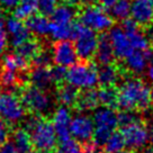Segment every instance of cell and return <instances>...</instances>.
Here are the masks:
<instances>
[{
    "label": "cell",
    "mask_w": 153,
    "mask_h": 153,
    "mask_svg": "<svg viewBox=\"0 0 153 153\" xmlns=\"http://www.w3.org/2000/svg\"><path fill=\"white\" fill-rule=\"evenodd\" d=\"M78 16L79 23L98 33H105L106 30H109L114 25L113 17L109 15V13L106 11L102 6L94 4L85 5Z\"/></svg>",
    "instance_id": "cell-6"
},
{
    "label": "cell",
    "mask_w": 153,
    "mask_h": 153,
    "mask_svg": "<svg viewBox=\"0 0 153 153\" xmlns=\"http://www.w3.org/2000/svg\"><path fill=\"white\" fill-rule=\"evenodd\" d=\"M20 100L26 111L29 114L37 115L39 117H46L54 111V98L50 91L39 89L37 87H24L20 94Z\"/></svg>",
    "instance_id": "cell-2"
},
{
    "label": "cell",
    "mask_w": 153,
    "mask_h": 153,
    "mask_svg": "<svg viewBox=\"0 0 153 153\" xmlns=\"http://www.w3.org/2000/svg\"><path fill=\"white\" fill-rule=\"evenodd\" d=\"M115 1H116V0H99V2L101 4V6H102L104 8H107V9L114 5Z\"/></svg>",
    "instance_id": "cell-43"
},
{
    "label": "cell",
    "mask_w": 153,
    "mask_h": 153,
    "mask_svg": "<svg viewBox=\"0 0 153 153\" xmlns=\"http://www.w3.org/2000/svg\"><path fill=\"white\" fill-rule=\"evenodd\" d=\"M120 27L124 29L127 34L128 39L133 50H141V51H148L150 46V39L145 34L142 32L140 26L132 18H126L122 20Z\"/></svg>",
    "instance_id": "cell-15"
},
{
    "label": "cell",
    "mask_w": 153,
    "mask_h": 153,
    "mask_svg": "<svg viewBox=\"0 0 153 153\" xmlns=\"http://www.w3.org/2000/svg\"><path fill=\"white\" fill-rule=\"evenodd\" d=\"M96 0H81V2L83 5H90V4H94Z\"/></svg>",
    "instance_id": "cell-46"
},
{
    "label": "cell",
    "mask_w": 153,
    "mask_h": 153,
    "mask_svg": "<svg viewBox=\"0 0 153 153\" xmlns=\"http://www.w3.org/2000/svg\"><path fill=\"white\" fill-rule=\"evenodd\" d=\"M79 92H80V90L70 83L61 82V83L56 85L55 98L60 105L70 108V107H74V105H76L78 97H79Z\"/></svg>",
    "instance_id": "cell-20"
},
{
    "label": "cell",
    "mask_w": 153,
    "mask_h": 153,
    "mask_svg": "<svg viewBox=\"0 0 153 153\" xmlns=\"http://www.w3.org/2000/svg\"><path fill=\"white\" fill-rule=\"evenodd\" d=\"M1 90H2V86H1V83H0V95H1Z\"/></svg>",
    "instance_id": "cell-52"
},
{
    "label": "cell",
    "mask_w": 153,
    "mask_h": 153,
    "mask_svg": "<svg viewBox=\"0 0 153 153\" xmlns=\"http://www.w3.org/2000/svg\"><path fill=\"white\" fill-rule=\"evenodd\" d=\"M150 63V55L148 51L133 50L124 59V64L126 70L134 74L143 73Z\"/></svg>",
    "instance_id": "cell-16"
},
{
    "label": "cell",
    "mask_w": 153,
    "mask_h": 153,
    "mask_svg": "<svg viewBox=\"0 0 153 153\" xmlns=\"http://www.w3.org/2000/svg\"><path fill=\"white\" fill-rule=\"evenodd\" d=\"M51 70V74H52L53 81L55 85H59L65 80V76H67V68L62 67V65H55V67L50 68Z\"/></svg>",
    "instance_id": "cell-36"
},
{
    "label": "cell",
    "mask_w": 153,
    "mask_h": 153,
    "mask_svg": "<svg viewBox=\"0 0 153 153\" xmlns=\"http://www.w3.org/2000/svg\"><path fill=\"white\" fill-rule=\"evenodd\" d=\"M129 17L139 26L148 27L153 23L152 0H131Z\"/></svg>",
    "instance_id": "cell-12"
},
{
    "label": "cell",
    "mask_w": 153,
    "mask_h": 153,
    "mask_svg": "<svg viewBox=\"0 0 153 153\" xmlns=\"http://www.w3.org/2000/svg\"><path fill=\"white\" fill-rule=\"evenodd\" d=\"M95 124L92 117L83 111H79L71 118L70 134L79 143L86 144L92 140Z\"/></svg>",
    "instance_id": "cell-10"
},
{
    "label": "cell",
    "mask_w": 153,
    "mask_h": 153,
    "mask_svg": "<svg viewBox=\"0 0 153 153\" xmlns=\"http://www.w3.org/2000/svg\"><path fill=\"white\" fill-rule=\"evenodd\" d=\"M72 25H73V23L71 25H59L51 22L50 36L54 41L70 39L72 37Z\"/></svg>",
    "instance_id": "cell-31"
},
{
    "label": "cell",
    "mask_w": 153,
    "mask_h": 153,
    "mask_svg": "<svg viewBox=\"0 0 153 153\" xmlns=\"http://www.w3.org/2000/svg\"><path fill=\"white\" fill-rule=\"evenodd\" d=\"M85 148H86V151L85 152H81V153H96V149H97V146H96L95 144L92 143V142H88V143L85 144Z\"/></svg>",
    "instance_id": "cell-41"
},
{
    "label": "cell",
    "mask_w": 153,
    "mask_h": 153,
    "mask_svg": "<svg viewBox=\"0 0 153 153\" xmlns=\"http://www.w3.org/2000/svg\"><path fill=\"white\" fill-rule=\"evenodd\" d=\"M99 105L115 108L117 107V89L116 87H100L97 90Z\"/></svg>",
    "instance_id": "cell-28"
},
{
    "label": "cell",
    "mask_w": 153,
    "mask_h": 153,
    "mask_svg": "<svg viewBox=\"0 0 153 153\" xmlns=\"http://www.w3.org/2000/svg\"><path fill=\"white\" fill-rule=\"evenodd\" d=\"M151 101H153V88L151 89Z\"/></svg>",
    "instance_id": "cell-51"
},
{
    "label": "cell",
    "mask_w": 153,
    "mask_h": 153,
    "mask_svg": "<svg viewBox=\"0 0 153 153\" xmlns=\"http://www.w3.org/2000/svg\"><path fill=\"white\" fill-rule=\"evenodd\" d=\"M94 59H95L96 63H98L99 65L113 63V61H114V51H113L109 37H108L107 34L102 33L98 37V44H97V48H96Z\"/></svg>",
    "instance_id": "cell-19"
},
{
    "label": "cell",
    "mask_w": 153,
    "mask_h": 153,
    "mask_svg": "<svg viewBox=\"0 0 153 153\" xmlns=\"http://www.w3.org/2000/svg\"><path fill=\"white\" fill-rule=\"evenodd\" d=\"M146 74H148L149 80L153 83V61L151 63H149L148 69H146Z\"/></svg>",
    "instance_id": "cell-42"
},
{
    "label": "cell",
    "mask_w": 153,
    "mask_h": 153,
    "mask_svg": "<svg viewBox=\"0 0 153 153\" xmlns=\"http://www.w3.org/2000/svg\"><path fill=\"white\" fill-rule=\"evenodd\" d=\"M152 1H153V0H152Z\"/></svg>",
    "instance_id": "cell-54"
},
{
    "label": "cell",
    "mask_w": 153,
    "mask_h": 153,
    "mask_svg": "<svg viewBox=\"0 0 153 153\" xmlns=\"http://www.w3.org/2000/svg\"><path fill=\"white\" fill-rule=\"evenodd\" d=\"M142 153H153V146L152 148H149V149H145Z\"/></svg>",
    "instance_id": "cell-47"
},
{
    "label": "cell",
    "mask_w": 153,
    "mask_h": 153,
    "mask_svg": "<svg viewBox=\"0 0 153 153\" xmlns=\"http://www.w3.org/2000/svg\"><path fill=\"white\" fill-rule=\"evenodd\" d=\"M76 11L73 8V6L70 5H60L57 6L55 10L53 11L52 16V23L59 25H71L73 23V19L76 17Z\"/></svg>",
    "instance_id": "cell-24"
},
{
    "label": "cell",
    "mask_w": 153,
    "mask_h": 153,
    "mask_svg": "<svg viewBox=\"0 0 153 153\" xmlns=\"http://www.w3.org/2000/svg\"><path fill=\"white\" fill-rule=\"evenodd\" d=\"M67 5H70V6H76V5H79L80 2H81V0H63Z\"/></svg>",
    "instance_id": "cell-44"
},
{
    "label": "cell",
    "mask_w": 153,
    "mask_h": 153,
    "mask_svg": "<svg viewBox=\"0 0 153 153\" xmlns=\"http://www.w3.org/2000/svg\"><path fill=\"white\" fill-rule=\"evenodd\" d=\"M71 38L74 41V48L80 60L89 61L94 57L98 44V36L96 32L81 23H73Z\"/></svg>",
    "instance_id": "cell-5"
},
{
    "label": "cell",
    "mask_w": 153,
    "mask_h": 153,
    "mask_svg": "<svg viewBox=\"0 0 153 153\" xmlns=\"http://www.w3.org/2000/svg\"><path fill=\"white\" fill-rule=\"evenodd\" d=\"M108 9H109V15L113 17V19L124 20L129 17L131 1L129 0H116L114 5Z\"/></svg>",
    "instance_id": "cell-30"
},
{
    "label": "cell",
    "mask_w": 153,
    "mask_h": 153,
    "mask_svg": "<svg viewBox=\"0 0 153 153\" xmlns=\"http://www.w3.org/2000/svg\"><path fill=\"white\" fill-rule=\"evenodd\" d=\"M65 80L78 89H92L98 86L97 67L88 61L76 62L67 70Z\"/></svg>",
    "instance_id": "cell-4"
},
{
    "label": "cell",
    "mask_w": 153,
    "mask_h": 153,
    "mask_svg": "<svg viewBox=\"0 0 153 153\" xmlns=\"http://www.w3.org/2000/svg\"><path fill=\"white\" fill-rule=\"evenodd\" d=\"M150 104L151 89L140 78H126L117 89V107L122 110H144Z\"/></svg>",
    "instance_id": "cell-1"
},
{
    "label": "cell",
    "mask_w": 153,
    "mask_h": 153,
    "mask_svg": "<svg viewBox=\"0 0 153 153\" xmlns=\"http://www.w3.org/2000/svg\"><path fill=\"white\" fill-rule=\"evenodd\" d=\"M108 37H109L110 44H111V48L114 51L115 57H117L120 60H124L125 57L133 51L127 34L125 33V30L120 26L111 27L109 29Z\"/></svg>",
    "instance_id": "cell-14"
},
{
    "label": "cell",
    "mask_w": 153,
    "mask_h": 153,
    "mask_svg": "<svg viewBox=\"0 0 153 153\" xmlns=\"http://www.w3.org/2000/svg\"><path fill=\"white\" fill-rule=\"evenodd\" d=\"M59 1L60 0H37V10L41 15L51 16L59 6Z\"/></svg>",
    "instance_id": "cell-35"
},
{
    "label": "cell",
    "mask_w": 153,
    "mask_h": 153,
    "mask_svg": "<svg viewBox=\"0 0 153 153\" xmlns=\"http://www.w3.org/2000/svg\"><path fill=\"white\" fill-rule=\"evenodd\" d=\"M98 85L100 87H116L122 78L120 69L114 63L102 64L97 68Z\"/></svg>",
    "instance_id": "cell-18"
},
{
    "label": "cell",
    "mask_w": 153,
    "mask_h": 153,
    "mask_svg": "<svg viewBox=\"0 0 153 153\" xmlns=\"http://www.w3.org/2000/svg\"><path fill=\"white\" fill-rule=\"evenodd\" d=\"M43 48V44L38 39H32L28 38L23 44H20L18 48H16V53L19 56H22L24 60H26L28 63H30L34 60V57L38 54L41 48Z\"/></svg>",
    "instance_id": "cell-26"
},
{
    "label": "cell",
    "mask_w": 153,
    "mask_h": 153,
    "mask_svg": "<svg viewBox=\"0 0 153 153\" xmlns=\"http://www.w3.org/2000/svg\"><path fill=\"white\" fill-rule=\"evenodd\" d=\"M10 142L13 143V145L15 146L16 151L18 153H27L33 148L29 133L23 127L15 129L13 132Z\"/></svg>",
    "instance_id": "cell-25"
},
{
    "label": "cell",
    "mask_w": 153,
    "mask_h": 153,
    "mask_svg": "<svg viewBox=\"0 0 153 153\" xmlns=\"http://www.w3.org/2000/svg\"><path fill=\"white\" fill-rule=\"evenodd\" d=\"M53 153H54V152H53ZM55 153H59V152H55Z\"/></svg>",
    "instance_id": "cell-53"
},
{
    "label": "cell",
    "mask_w": 153,
    "mask_h": 153,
    "mask_svg": "<svg viewBox=\"0 0 153 153\" xmlns=\"http://www.w3.org/2000/svg\"><path fill=\"white\" fill-rule=\"evenodd\" d=\"M125 149V142L123 135L120 132H113L111 135L107 139L105 144L102 145L104 153H118Z\"/></svg>",
    "instance_id": "cell-29"
},
{
    "label": "cell",
    "mask_w": 153,
    "mask_h": 153,
    "mask_svg": "<svg viewBox=\"0 0 153 153\" xmlns=\"http://www.w3.org/2000/svg\"><path fill=\"white\" fill-rule=\"evenodd\" d=\"M150 28H149V35H148V37H149V39L153 43V23L150 26H149Z\"/></svg>",
    "instance_id": "cell-45"
},
{
    "label": "cell",
    "mask_w": 153,
    "mask_h": 153,
    "mask_svg": "<svg viewBox=\"0 0 153 153\" xmlns=\"http://www.w3.org/2000/svg\"><path fill=\"white\" fill-rule=\"evenodd\" d=\"M20 0H0V8L4 10H14Z\"/></svg>",
    "instance_id": "cell-39"
},
{
    "label": "cell",
    "mask_w": 153,
    "mask_h": 153,
    "mask_svg": "<svg viewBox=\"0 0 153 153\" xmlns=\"http://www.w3.org/2000/svg\"><path fill=\"white\" fill-rule=\"evenodd\" d=\"M26 26L30 34L38 38H45L50 35L51 22L44 15H33L26 19Z\"/></svg>",
    "instance_id": "cell-21"
},
{
    "label": "cell",
    "mask_w": 153,
    "mask_h": 153,
    "mask_svg": "<svg viewBox=\"0 0 153 153\" xmlns=\"http://www.w3.org/2000/svg\"><path fill=\"white\" fill-rule=\"evenodd\" d=\"M53 62L57 65L62 67H71L76 63L78 55H76L74 44L70 39H62L56 41V43L52 48Z\"/></svg>",
    "instance_id": "cell-11"
},
{
    "label": "cell",
    "mask_w": 153,
    "mask_h": 153,
    "mask_svg": "<svg viewBox=\"0 0 153 153\" xmlns=\"http://www.w3.org/2000/svg\"><path fill=\"white\" fill-rule=\"evenodd\" d=\"M82 148L80 143L74 139H68L60 142L59 153H81Z\"/></svg>",
    "instance_id": "cell-34"
},
{
    "label": "cell",
    "mask_w": 153,
    "mask_h": 153,
    "mask_svg": "<svg viewBox=\"0 0 153 153\" xmlns=\"http://www.w3.org/2000/svg\"><path fill=\"white\" fill-rule=\"evenodd\" d=\"M8 46V36L5 27H0V55L6 51Z\"/></svg>",
    "instance_id": "cell-38"
},
{
    "label": "cell",
    "mask_w": 153,
    "mask_h": 153,
    "mask_svg": "<svg viewBox=\"0 0 153 153\" xmlns=\"http://www.w3.org/2000/svg\"><path fill=\"white\" fill-rule=\"evenodd\" d=\"M117 120H118V125L124 127L129 124H133L135 122H139L141 118L136 110H122L120 114H117Z\"/></svg>",
    "instance_id": "cell-33"
},
{
    "label": "cell",
    "mask_w": 153,
    "mask_h": 153,
    "mask_svg": "<svg viewBox=\"0 0 153 153\" xmlns=\"http://www.w3.org/2000/svg\"><path fill=\"white\" fill-rule=\"evenodd\" d=\"M34 148L42 152H52L57 144V136L50 120L41 117L28 132Z\"/></svg>",
    "instance_id": "cell-7"
},
{
    "label": "cell",
    "mask_w": 153,
    "mask_h": 153,
    "mask_svg": "<svg viewBox=\"0 0 153 153\" xmlns=\"http://www.w3.org/2000/svg\"><path fill=\"white\" fill-rule=\"evenodd\" d=\"M92 120L95 124V131L92 135V143L97 148H102L107 139L111 133L116 131L118 126L117 113L114 108L101 106L97 107L92 115Z\"/></svg>",
    "instance_id": "cell-3"
},
{
    "label": "cell",
    "mask_w": 153,
    "mask_h": 153,
    "mask_svg": "<svg viewBox=\"0 0 153 153\" xmlns=\"http://www.w3.org/2000/svg\"><path fill=\"white\" fill-rule=\"evenodd\" d=\"M0 153H18V152L16 151V149L13 145V143L7 141L5 144H2L0 146Z\"/></svg>",
    "instance_id": "cell-40"
},
{
    "label": "cell",
    "mask_w": 153,
    "mask_h": 153,
    "mask_svg": "<svg viewBox=\"0 0 153 153\" xmlns=\"http://www.w3.org/2000/svg\"><path fill=\"white\" fill-rule=\"evenodd\" d=\"M118 153H133L132 151H125V150H123V151H120V152Z\"/></svg>",
    "instance_id": "cell-50"
},
{
    "label": "cell",
    "mask_w": 153,
    "mask_h": 153,
    "mask_svg": "<svg viewBox=\"0 0 153 153\" xmlns=\"http://www.w3.org/2000/svg\"><path fill=\"white\" fill-rule=\"evenodd\" d=\"M27 153H44V152H42V151H38V150H34V151H29V152H27Z\"/></svg>",
    "instance_id": "cell-48"
},
{
    "label": "cell",
    "mask_w": 153,
    "mask_h": 153,
    "mask_svg": "<svg viewBox=\"0 0 153 153\" xmlns=\"http://www.w3.org/2000/svg\"><path fill=\"white\" fill-rule=\"evenodd\" d=\"M28 81L32 83V86L48 91H51V88L55 85L50 67H34L28 71Z\"/></svg>",
    "instance_id": "cell-17"
},
{
    "label": "cell",
    "mask_w": 153,
    "mask_h": 153,
    "mask_svg": "<svg viewBox=\"0 0 153 153\" xmlns=\"http://www.w3.org/2000/svg\"><path fill=\"white\" fill-rule=\"evenodd\" d=\"M1 65H2V69H5V70L18 72V73H24V72L28 71L29 63L15 52L6 54L4 59H2Z\"/></svg>",
    "instance_id": "cell-23"
},
{
    "label": "cell",
    "mask_w": 153,
    "mask_h": 153,
    "mask_svg": "<svg viewBox=\"0 0 153 153\" xmlns=\"http://www.w3.org/2000/svg\"><path fill=\"white\" fill-rule=\"evenodd\" d=\"M23 102L13 91H7L0 95V118L7 124L15 125L22 123L26 116Z\"/></svg>",
    "instance_id": "cell-8"
},
{
    "label": "cell",
    "mask_w": 153,
    "mask_h": 153,
    "mask_svg": "<svg viewBox=\"0 0 153 153\" xmlns=\"http://www.w3.org/2000/svg\"><path fill=\"white\" fill-rule=\"evenodd\" d=\"M122 135L127 146L132 151L143 150L150 141V131L142 120L122 127Z\"/></svg>",
    "instance_id": "cell-9"
},
{
    "label": "cell",
    "mask_w": 153,
    "mask_h": 153,
    "mask_svg": "<svg viewBox=\"0 0 153 153\" xmlns=\"http://www.w3.org/2000/svg\"><path fill=\"white\" fill-rule=\"evenodd\" d=\"M10 136V128L9 125L6 123L5 120L0 118V146L5 144Z\"/></svg>",
    "instance_id": "cell-37"
},
{
    "label": "cell",
    "mask_w": 153,
    "mask_h": 153,
    "mask_svg": "<svg viewBox=\"0 0 153 153\" xmlns=\"http://www.w3.org/2000/svg\"><path fill=\"white\" fill-rule=\"evenodd\" d=\"M30 63L34 67H50L53 63L52 48H44L43 45V48H41V51L38 52L36 56L34 57V60Z\"/></svg>",
    "instance_id": "cell-32"
},
{
    "label": "cell",
    "mask_w": 153,
    "mask_h": 153,
    "mask_svg": "<svg viewBox=\"0 0 153 153\" xmlns=\"http://www.w3.org/2000/svg\"><path fill=\"white\" fill-rule=\"evenodd\" d=\"M71 111L69 107L60 106L52 113V125L54 127L57 140L60 142L70 139V123H71Z\"/></svg>",
    "instance_id": "cell-13"
},
{
    "label": "cell",
    "mask_w": 153,
    "mask_h": 153,
    "mask_svg": "<svg viewBox=\"0 0 153 153\" xmlns=\"http://www.w3.org/2000/svg\"><path fill=\"white\" fill-rule=\"evenodd\" d=\"M37 11V0H20L15 7L14 16L20 20H26Z\"/></svg>",
    "instance_id": "cell-27"
},
{
    "label": "cell",
    "mask_w": 153,
    "mask_h": 153,
    "mask_svg": "<svg viewBox=\"0 0 153 153\" xmlns=\"http://www.w3.org/2000/svg\"><path fill=\"white\" fill-rule=\"evenodd\" d=\"M150 141H151V143H152V146H153V133L150 134Z\"/></svg>",
    "instance_id": "cell-49"
},
{
    "label": "cell",
    "mask_w": 153,
    "mask_h": 153,
    "mask_svg": "<svg viewBox=\"0 0 153 153\" xmlns=\"http://www.w3.org/2000/svg\"><path fill=\"white\" fill-rule=\"evenodd\" d=\"M98 106H99V101H98L97 90L95 88H92V89H85L79 92V97L74 107L78 111L87 113L90 110H95Z\"/></svg>",
    "instance_id": "cell-22"
}]
</instances>
